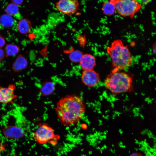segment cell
Masks as SVG:
<instances>
[{
    "mask_svg": "<svg viewBox=\"0 0 156 156\" xmlns=\"http://www.w3.org/2000/svg\"><path fill=\"white\" fill-rule=\"evenodd\" d=\"M4 135L6 137L12 139L21 138L25 134V131L22 128L16 126H8L4 128Z\"/></svg>",
    "mask_w": 156,
    "mask_h": 156,
    "instance_id": "9c48e42d",
    "label": "cell"
},
{
    "mask_svg": "<svg viewBox=\"0 0 156 156\" xmlns=\"http://www.w3.org/2000/svg\"><path fill=\"white\" fill-rule=\"evenodd\" d=\"M23 0H14L11 1L12 3L17 6L21 5L23 3Z\"/></svg>",
    "mask_w": 156,
    "mask_h": 156,
    "instance_id": "ffe728a7",
    "label": "cell"
},
{
    "mask_svg": "<svg viewBox=\"0 0 156 156\" xmlns=\"http://www.w3.org/2000/svg\"><path fill=\"white\" fill-rule=\"evenodd\" d=\"M116 10L121 16L133 18L141 8L142 5L135 0H113Z\"/></svg>",
    "mask_w": 156,
    "mask_h": 156,
    "instance_id": "277c9868",
    "label": "cell"
},
{
    "mask_svg": "<svg viewBox=\"0 0 156 156\" xmlns=\"http://www.w3.org/2000/svg\"><path fill=\"white\" fill-rule=\"evenodd\" d=\"M81 77L83 83L88 87L95 86L100 80L99 74L93 70L83 71Z\"/></svg>",
    "mask_w": 156,
    "mask_h": 156,
    "instance_id": "ba28073f",
    "label": "cell"
},
{
    "mask_svg": "<svg viewBox=\"0 0 156 156\" xmlns=\"http://www.w3.org/2000/svg\"><path fill=\"white\" fill-rule=\"evenodd\" d=\"M31 23L28 19L23 18L18 22L17 28L18 31L21 34H26L30 31L31 28Z\"/></svg>",
    "mask_w": 156,
    "mask_h": 156,
    "instance_id": "7c38bea8",
    "label": "cell"
},
{
    "mask_svg": "<svg viewBox=\"0 0 156 156\" xmlns=\"http://www.w3.org/2000/svg\"><path fill=\"white\" fill-rule=\"evenodd\" d=\"M81 68L84 71L92 70L96 65V59L91 54H83L79 62Z\"/></svg>",
    "mask_w": 156,
    "mask_h": 156,
    "instance_id": "30bf717a",
    "label": "cell"
},
{
    "mask_svg": "<svg viewBox=\"0 0 156 156\" xmlns=\"http://www.w3.org/2000/svg\"><path fill=\"white\" fill-rule=\"evenodd\" d=\"M156 43L155 42L153 46V51L154 53H156Z\"/></svg>",
    "mask_w": 156,
    "mask_h": 156,
    "instance_id": "603a6c76",
    "label": "cell"
},
{
    "mask_svg": "<svg viewBox=\"0 0 156 156\" xmlns=\"http://www.w3.org/2000/svg\"><path fill=\"white\" fill-rule=\"evenodd\" d=\"M5 53L4 51L0 48V62L3 60L5 57Z\"/></svg>",
    "mask_w": 156,
    "mask_h": 156,
    "instance_id": "44dd1931",
    "label": "cell"
},
{
    "mask_svg": "<svg viewBox=\"0 0 156 156\" xmlns=\"http://www.w3.org/2000/svg\"><path fill=\"white\" fill-rule=\"evenodd\" d=\"M16 86L10 84L6 87H0V103H9L13 102L17 97L15 93Z\"/></svg>",
    "mask_w": 156,
    "mask_h": 156,
    "instance_id": "52a82bcc",
    "label": "cell"
},
{
    "mask_svg": "<svg viewBox=\"0 0 156 156\" xmlns=\"http://www.w3.org/2000/svg\"><path fill=\"white\" fill-rule=\"evenodd\" d=\"M27 64L28 62L26 58L23 55H19L13 64L12 68L15 72H19L26 68Z\"/></svg>",
    "mask_w": 156,
    "mask_h": 156,
    "instance_id": "8fae6325",
    "label": "cell"
},
{
    "mask_svg": "<svg viewBox=\"0 0 156 156\" xmlns=\"http://www.w3.org/2000/svg\"><path fill=\"white\" fill-rule=\"evenodd\" d=\"M32 136L36 142L41 144L48 143L55 137L53 129L45 124L40 125Z\"/></svg>",
    "mask_w": 156,
    "mask_h": 156,
    "instance_id": "5b68a950",
    "label": "cell"
},
{
    "mask_svg": "<svg viewBox=\"0 0 156 156\" xmlns=\"http://www.w3.org/2000/svg\"><path fill=\"white\" fill-rule=\"evenodd\" d=\"M102 10L103 14L110 16L114 14L116 11L115 6L113 0L106 1L103 3Z\"/></svg>",
    "mask_w": 156,
    "mask_h": 156,
    "instance_id": "4fadbf2b",
    "label": "cell"
},
{
    "mask_svg": "<svg viewBox=\"0 0 156 156\" xmlns=\"http://www.w3.org/2000/svg\"><path fill=\"white\" fill-rule=\"evenodd\" d=\"M5 42V39L1 35H0V48L3 47Z\"/></svg>",
    "mask_w": 156,
    "mask_h": 156,
    "instance_id": "d6986e66",
    "label": "cell"
},
{
    "mask_svg": "<svg viewBox=\"0 0 156 156\" xmlns=\"http://www.w3.org/2000/svg\"><path fill=\"white\" fill-rule=\"evenodd\" d=\"M79 5L77 0H60L56 3L55 7L62 14L70 16L77 11Z\"/></svg>",
    "mask_w": 156,
    "mask_h": 156,
    "instance_id": "8992f818",
    "label": "cell"
},
{
    "mask_svg": "<svg viewBox=\"0 0 156 156\" xmlns=\"http://www.w3.org/2000/svg\"><path fill=\"white\" fill-rule=\"evenodd\" d=\"M14 19L11 16L7 14L0 16V25L2 27L8 28L12 27L14 23Z\"/></svg>",
    "mask_w": 156,
    "mask_h": 156,
    "instance_id": "9a60e30c",
    "label": "cell"
},
{
    "mask_svg": "<svg viewBox=\"0 0 156 156\" xmlns=\"http://www.w3.org/2000/svg\"><path fill=\"white\" fill-rule=\"evenodd\" d=\"M86 109L82 99L75 94L67 95L61 98L55 108L59 121L67 126L78 123L84 116Z\"/></svg>",
    "mask_w": 156,
    "mask_h": 156,
    "instance_id": "6da1fadb",
    "label": "cell"
},
{
    "mask_svg": "<svg viewBox=\"0 0 156 156\" xmlns=\"http://www.w3.org/2000/svg\"><path fill=\"white\" fill-rule=\"evenodd\" d=\"M105 84L106 88L114 95L130 92L133 89L131 77L120 71H112L106 78Z\"/></svg>",
    "mask_w": 156,
    "mask_h": 156,
    "instance_id": "3957f363",
    "label": "cell"
},
{
    "mask_svg": "<svg viewBox=\"0 0 156 156\" xmlns=\"http://www.w3.org/2000/svg\"><path fill=\"white\" fill-rule=\"evenodd\" d=\"M130 156H143L141 154L138 153H134L131 154Z\"/></svg>",
    "mask_w": 156,
    "mask_h": 156,
    "instance_id": "7402d4cb",
    "label": "cell"
},
{
    "mask_svg": "<svg viewBox=\"0 0 156 156\" xmlns=\"http://www.w3.org/2000/svg\"><path fill=\"white\" fill-rule=\"evenodd\" d=\"M20 51L19 47L15 44H8L5 48V53L7 56H12L16 55Z\"/></svg>",
    "mask_w": 156,
    "mask_h": 156,
    "instance_id": "2e32d148",
    "label": "cell"
},
{
    "mask_svg": "<svg viewBox=\"0 0 156 156\" xmlns=\"http://www.w3.org/2000/svg\"><path fill=\"white\" fill-rule=\"evenodd\" d=\"M107 51L111 59L114 69L112 71H120L129 68L132 65L133 58L127 46L120 39L114 40L107 47Z\"/></svg>",
    "mask_w": 156,
    "mask_h": 156,
    "instance_id": "7a4b0ae2",
    "label": "cell"
},
{
    "mask_svg": "<svg viewBox=\"0 0 156 156\" xmlns=\"http://www.w3.org/2000/svg\"><path fill=\"white\" fill-rule=\"evenodd\" d=\"M83 55L82 52L79 50H74L70 53L69 58L73 62H79Z\"/></svg>",
    "mask_w": 156,
    "mask_h": 156,
    "instance_id": "e0dca14e",
    "label": "cell"
},
{
    "mask_svg": "<svg viewBox=\"0 0 156 156\" xmlns=\"http://www.w3.org/2000/svg\"><path fill=\"white\" fill-rule=\"evenodd\" d=\"M142 3L144 4H146L151 1V0H142Z\"/></svg>",
    "mask_w": 156,
    "mask_h": 156,
    "instance_id": "cb8c5ba5",
    "label": "cell"
},
{
    "mask_svg": "<svg viewBox=\"0 0 156 156\" xmlns=\"http://www.w3.org/2000/svg\"><path fill=\"white\" fill-rule=\"evenodd\" d=\"M19 10L18 6L12 3L8 4L5 8L7 14L11 16L17 14Z\"/></svg>",
    "mask_w": 156,
    "mask_h": 156,
    "instance_id": "ac0fdd59",
    "label": "cell"
},
{
    "mask_svg": "<svg viewBox=\"0 0 156 156\" xmlns=\"http://www.w3.org/2000/svg\"><path fill=\"white\" fill-rule=\"evenodd\" d=\"M55 88L54 84L51 82H47L44 83L41 86L40 91L41 94L46 96L51 94Z\"/></svg>",
    "mask_w": 156,
    "mask_h": 156,
    "instance_id": "5bb4252c",
    "label": "cell"
}]
</instances>
